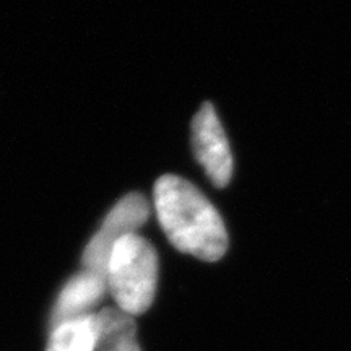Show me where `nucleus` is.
I'll return each instance as SVG.
<instances>
[{"label":"nucleus","instance_id":"1","mask_svg":"<svg viewBox=\"0 0 351 351\" xmlns=\"http://www.w3.org/2000/svg\"><path fill=\"white\" fill-rule=\"evenodd\" d=\"M153 202L160 226L178 251L207 262L225 256V223L194 184L179 176L166 174L155 184Z\"/></svg>","mask_w":351,"mask_h":351},{"label":"nucleus","instance_id":"2","mask_svg":"<svg viewBox=\"0 0 351 351\" xmlns=\"http://www.w3.org/2000/svg\"><path fill=\"white\" fill-rule=\"evenodd\" d=\"M158 257L153 245L140 234L117 241L106 269L108 289L117 307L130 315L147 313L155 300Z\"/></svg>","mask_w":351,"mask_h":351},{"label":"nucleus","instance_id":"3","mask_svg":"<svg viewBox=\"0 0 351 351\" xmlns=\"http://www.w3.org/2000/svg\"><path fill=\"white\" fill-rule=\"evenodd\" d=\"M150 218V205L142 194H129L114 205L103 225L88 243L83 252V270L93 271L106 278L109 257L117 241L137 234Z\"/></svg>","mask_w":351,"mask_h":351},{"label":"nucleus","instance_id":"4","mask_svg":"<svg viewBox=\"0 0 351 351\" xmlns=\"http://www.w3.org/2000/svg\"><path fill=\"white\" fill-rule=\"evenodd\" d=\"M192 147L213 186L226 187L232 176V155L212 103H204L192 121Z\"/></svg>","mask_w":351,"mask_h":351},{"label":"nucleus","instance_id":"5","mask_svg":"<svg viewBox=\"0 0 351 351\" xmlns=\"http://www.w3.org/2000/svg\"><path fill=\"white\" fill-rule=\"evenodd\" d=\"M106 289V278L93 271L83 270L73 276L62 288L52 309V328L67 320L91 314V309L101 301Z\"/></svg>","mask_w":351,"mask_h":351},{"label":"nucleus","instance_id":"6","mask_svg":"<svg viewBox=\"0 0 351 351\" xmlns=\"http://www.w3.org/2000/svg\"><path fill=\"white\" fill-rule=\"evenodd\" d=\"M96 351H140L134 315L119 307H106L95 314Z\"/></svg>","mask_w":351,"mask_h":351},{"label":"nucleus","instance_id":"7","mask_svg":"<svg viewBox=\"0 0 351 351\" xmlns=\"http://www.w3.org/2000/svg\"><path fill=\"white\" fill-rule=\"evenodd\" d=\"M46 351H96L95 314L67 320L52 328Z\"/></svg>","mask_w":351,"mask_h":351}]
</instances>
